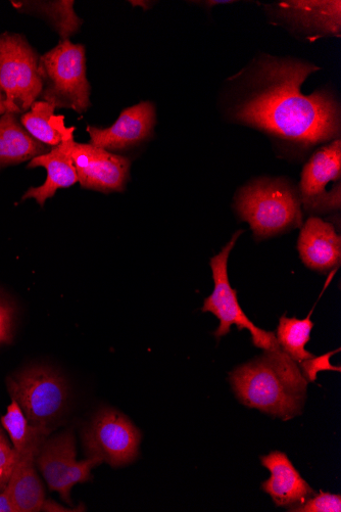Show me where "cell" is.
<instances>
[{"instance_id": "10", "label": "cell", "mask_w": 341, "mask_h": 512, "mask_svg": "<svg viewBox=\"0 0 341 512\" xmlns=\"http://www.w3.org/2000/svg\"><path fill=\"white\" fill-rule=\"evenodd\" d=\"M273 25L309 42L325 37H340L339 0H287L265 6Z\"/></svg>"}, {"instance_id": "28", "label": "cell", "mask_w": 341, "mask_h": 512, "mask_svg": "<svg viewBox=\"0 0 341 512\" xmlns=\"http://www.w3.org/2000/svg\"><path fill=\"white\" fill-rule=\"evenodd\" d=\"M0 512H18L8 486L0 492Z\"/></svg>"}, {"instance_id": "8", "label": "cell", "mask_w": 341, "mask_h": 512, "mask_svg": "<svg viewBox=\"0 0 341 512\" xmlns=\"http://www.w3.org/2000/svg\"><path fill=\"white\" fill-rule=\"evenodd\" d=\"M82 439L87 457L120 468L138 457L141 433L126 415L105 407L92 417Z\"/></svg>"}, {"instance_id": "13", "label": "cell", "mask_w": 341, "mask_h": 512, "mask_svg": "<svg viewBox=\"0 0 341 512\" xmlns=\"http://www.w3.org/2000/svg\"><path fill=\"white\" fill-rule=\"evenodd\" d=\"M157 110L152 102H141L122 111L115 124L108 128L87 126L90 144L120 155L149 142L155 134Z\"/></svg>"}, {"instance_id": "5", "label": "cell", "mask_w": 341, "mask_h": 512, "mask_svg": "<svg viewBox=\"0 0 341 512\" xmlns=\"http://www.w3.org/2000/svg\"><path fill=\"white\" fill-rule=\"evenodd\" d=\"M7 385L30 425L54 430L70 397L69 386L58 372L47 366H31L9 378Z\"/></svg>"}, {"instance_id": "2", "label": "cell", "mask_w": 341, "mask_h": 512, "mask_svg": "<svg viewBox=\"0 0 341 512\" xmlns=\"http://www.w3.org/2000/svg\"><path fill=\"white\" fill-rule=\"evenodd\" d=\"M230 383L239 401L283 421L302 413L308 382L281 348L235 368Z\"/></svg>"}, {"instance_id": "18", "label": "cell", "mask_w": 341, "mask_h": 512, "mask_svg": "<svg viewBox=\"0 0 341 512\" xmlns=\"http://www.w3.org/2000/svg\"><path fill=\"white\" fill-rule=\"evenodd\" d=\"M38 452L19 455L8 488L18 512H38L45 501V490L36 471Z\"/></svg>"}, {"instance_id": "26", "label": "cell", "mask_w": 341, "mask_h": 512, "mask_svg": "<svg viewBox=\"0 0 341 512\" xmlns=\"http://www.w3.org/2000/svg\"><path fill=\"white\" fill-rule=\"evenodd\" d=\"M336 352H339V350L335 352L327 353L320 357H313L311 359L302 361L299 363L300 370L302 372V375L307 380V382H315L317 379V374L319 371L323 370H333V371H340L341 368L339 366H333L331 365L329 359L330 357L335 354Z\"/></svg>"}, {"instance_id": "29", "label": "cell", "mask_w": 341, "mask_h": 512, "mask_svg": "<svg viewBox=\"0 0 341 512\" xmlns=\"http://www.w3.org/2000/svg\"><path fill=\"white\" fill-rule=\"evenodd\" d=\"M233 2H221V0H218V2H204V7H208L209 9H212L215 6L224 5V4H232Z\"/></svg>"}, {"instance_id": "14", "label": "cell", "mask_w": 341, "mask_h": 512, "mask_svg": "<svg viewBox=\"0 0 341 512\" xmlns=\"http://www.w3.org/2000/svg\"><path fill=\"white\" fill-rule=\"evenodd\" d=\"M74 131L75 127H71L64 135L61 145L30 161L28 168H45L47 178L44 184L38 188L29 189L23 196V201L34 199L39 206L43 207L45 202L52 199L58 190L70 188L79 182L77 170L70 155Z\"/></svg>"}, {"instance_id": "11", "label": "cell", "mask_w": 341, "mask_h": 512, "mask_svg": "<svg viewBox=\"0 0 341 512\" xmlns=\"http://www.w3.org/2000/svg\"><path fill=\"white\" fill-rule=\"evenodd\" d=\"M341 143L340 138L319 149L305 165L299 195L308 213L323 214L340 210L341 194L330 193L328 185L340 184Z\"/></svg>"}, {"instance_id": "16", "label": "cell", "mask_w": 341, "mask_h": 512, "mask_svg": "<svg viewBox=\"0 0 341 512\" xmlns=\"http://www.w3.org/2000/svg\"><path fill=\"white\" fill-rule=\"evenodd\" d=\"M261 462L271 474L270 479L262 484V489L276 506L294 508L316 494L284 453L271 452L262 456Z\"/></svg>"}, {"instance_id": "25", "label": "cell", "mask_w": 341, "mask_h": 512, "mask_svg": "<svg viewBox=\"0 0 341 512\" xmlns=\"http://www.w3.org/2000/svg\"><path fill=\"white\" fill-rule=\"evenodd\" d=\"M15 307L8 298L0 294V345L13 341Z\"/></svg>"}, {"instance_id": "20", "label": "cell", "mask_w": 341, "mask_h": 512, "mask_svg": "<svg viewBox=\"0 0 341 512\" xmlns=\"http://www.w3.org/2000/svg\"><path fill=\"white\" fill-rule=\"evenodd\" d=\"M24 13H31L44 18L58 32L61 40H70L81 28L83 21L75 11L73 0L59 2H13Z\"/></svg>"}, {"instance_id": "15", "label": "cell", "mask_w": 341, "mask_h": 512, "mask_svg": "<svg viewBox=\"0 0 341 512\" xmlns=\"http://www.w3.org/2000/svg\"><path fill=\"white\" fill-rule=\"evenodd\" d=\"M298 249L302 261L312 270L326 273L340 264V236L331 223L318 217H310L302 225Z\"/></svg>"}, {"instance_id": "1", "label": "cell", "mask_w": 341, "mask_h": 512, "mask_svg": "<svg viewBox=\"0 0 341 512\" xmlns=\"http://www.w3.org/2000/svg\"><path fill=\"white\" fill-rule=\"evenodd\" d=\"M315 64L262 54L228 78L222 110L229 121L255 128L278 141L312 148L340 138V103L321 88L306 96L305 81Z\"/></svg>"}, {"instance_id": "12", "label": "cell", "mask_w": 341, "mask_h": 512, "mask_svg": "<svg viewBox=\"0 0 341 512\" xmlns=\"http://www.w3.org/2000/svg\"><path fill=\"white\" fill-rule=\"evenodd\" d=\"M70 155L83 189L104 194L125 191L131 167L128 158L75 141L70 146Z\"/></svg>"}, {"instance_id": "17", "label": "cell", "mask_w": 341, "mask_h": 512, "mask_svg": "<svg viewBox=\"0 0 341 512\" xmlns=\"http://www.w3.org/2000/svg\"><path fill=\"white\" fill-rule=\"evenodd\" d=\"M52 150L32 137L18 120V115L0 116V169L32 160Z\"/></svg>"}, {"instance_id": "9", "label": "cell", "mask_w": 341, "mask_h": 512, "mask_svg": "<svg viewBox=\"0 0 341 512\" xmlns=\"http://www.w3.org/2000/svg\"><path fill=\"white\" fill-rule=\"evenodd\" d=\"M35 463L48 488L59 492L62 499L72 505L74 486L91 480V471L103 463L96 457L78 461L76 441L72 431L48 438L40 447Z\"/></svg>"}, {"instance_id": "4", "label": "cell", "mask_w": 341, "mask_h": 512, "mask_svg": "<svg viewBox=\"0 0 341 512\" xmlns=\"http://www.w3.org/2000/svg\"><path fill=\"white\" fill-rule=\"evenodd\" d=\"M41 101L78 114L90 108L91 85L86 77L85 46L70 40L39 58Z\"/></svg>"}, {"instance_id": "6", "label": "cell", "mask_w": 341, "mask_h": 512, "mask_svg": "<svg viewBox=\"0 0 341 512\" xmlns=\"http://www.w3.org/2000/svg\"><path fill=\"white\" fill-rule=\"evenodd\" d=\"M0 91L6 111L16 115L25 114L40 98L39 57L20 34L0 35Z\"/></svg>"}, {"instance_id": "22", "label": "cell", "mask_w": 341, "mask_h": 512, "mask_svg": "<svg viewBox=\"0 0 341 512\" xmlns=\"http://www.w3.org/2000/svg\"><path fill=\"white\" fill-rule=\"evenodd\" d=\"M313 311L307 318H287L282 316L279 321L276 339L282 351L296 363L315 357L306 350V345L311 340L314 323L311 319Z\"/></svg>"}, {"instance_id": "30", "label": "cell", "mask_w": 341, "mask_h": 512, "mask_svg": "<svg viewBox=\"0 0 341 512\" xmlns=\"http://www.w3.org/2000/svg\"><path fill=\"white\" fill-rule=\"evenodd\" d=\"M130 4H132V6H138V7H143L144 10H149L150 9V6L149 4H152L151 2H131Z\"/></svg>"}, {"instance_id": "3", "label": "cell", "mask_w": 341, "mask_h": 512, "mask_svg": "<svg viewBox=\"0 0 341 512\" xmlns=\"http://www.w3.org/2000/svg\"><path fill=\"white\" fill-rule=\"evenodd\" d=\"M235 207L258 240L302 227L304 214L298 190L285 178H259L238 192Z\"/></svg>"}, {"instance_id": "27", "label": "cell", "mask_w": 341, "mask_h": 512, "mask_svg": "<svg viewBox=\"0 0 341 512\" xmlns=\"http://www.w3.org/2000/svg\"><path fill=\"white\" fill-rule=\"evenodd\" d=\"M85 510H86V508L83 503L79 504L77 507L69 508V507H66V506H63V505L57 503L56 501H54L52 499H45V501L41 507V511H46V512H81V511H85Z\"/></svg>"}, {"instance_id": "23", "label": "cell", "mask_w": 341, "mask_h": 512, "mask_svg": "<svg viewBox=\"0 0 341 512\" xmlns=\"http://www.w3.org/2000/svg\"><path fill=\"white\" fill-rule=\"evenodd\" d=\"M18 460L19 454L0 429V492L8 486Z\"/></svg>"}, {"instance_id": "19", "label": "cell", "mask_w": 341, "mask_h": 512, "mask_svg": "<svg viewBox=\"0 0 341 512\" xmlns=\"http://www.w3.org/2000/svg\"><path fill=\"white\" fill-rule=\"evenodd\" d=\"M55 111V106L37 101L30 112L23 114L20 119L22 126L36 141L51 148L61 145L70 129L66 128L63 116H55Z\"/></svg>"}, {"instance_id": "7", "label": "cell", "mask_w": 341, "mask_h": 512, "mask_svg": "<svg viewBox=\"0 0 341 512\" xmlns=\"http://www.w3.org/2000/svg\"><path fill=\"white\" fill-rule=\"evenodd\" d=\"M243 230H238L223 250L211 259L215 289L213 294L204 302L203 311L213 313L220 321L215 337L221 338L230 333L232 325L239 331L248 330L251 333L253 344L264 351L280 348L274 333H269L256 327L242 311L237 293L231 288L228 277V260L231 251L241 236Z\"/></svg>"}, {"instance_id": "31", "label": "cell", "mask_w": 341, "mask_h": 512, "mask_svg": "<svg viewBox=\"0 0 341 512\" xmlns=\"http://www.w3.org/2000/svg\"><path fill=\"white\" fill-rule=\"evenodd\" d=\"M6 113H7V111H6L5 104H4V98L2 95V91H0V116H3Z\"/></svg>"}, {"instance_id": "24", "label": "cell", "mask_w": 341, "mask_h": 512, "mask_svg": "<svg viewBox=\"0 0 341 512\" xmlns=\"http://www.w3.org/2000/svg\"><path fill=\"white\" fill-rule=\"evenodd\" d=\"M295 512H340L341 496L331 493L315 494L305 503L288 509Z\"/></svg>"}, {"instance_id": "21", "label": "cell", "mask_w": 341, "mask_h": 512, "mask_svg": "<svg viewBox=\"0 0 341 512\" xmlns=\"http://www.w3.org/2000/svg\"><path fill=\"white\" fill-rule=\"evenodd\" d=\"M2 425L8 432L11 443L19 455L38 452L53 432L30 425L20 405L15 400H12L7 409V414L2 417Z\"/></svg>"}]
</instances>
